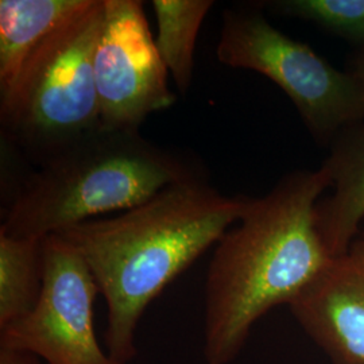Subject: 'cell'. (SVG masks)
Listing matches in <instances>:
<instances>
[{
	"label": "cell",
	"mask_w": 364,
	"mask_h": 364,
	"mask_svg": "<svg viewBox=\"0 0 364 364\" xmlns=\"http://www.w3.org/2000/svg\"><path fill=\"white\" fill-rule=\"evenodd\" d=\"M248 197L225 196L205 178L174 183L112 219L84 221L57 235L77 248L108 308L105 343L117 363L136 355L146 308L230 227Z\"/></svg>",
	"instance_id": "cell-1"
},
{
	"label": "cell",
	"mask_w": 364,
	"mask_h": 364,
	"mask_svg": "<svg viewBox=\"0 0 364 364\" xmlns=\"http://www.w3.org/2000/svg\"><path fill=\"white\" fill-rule=\"evenodd\" d=\"M329 186L324 166L296 170L248 198L239 224L218 242L205 285L207 363L234 362L260 317L290 305L333 259L314 221Z\"/></svg>",
	"instance_id": "cell-2"
},
{
	"label": "cell",
	"mask_w": 364,
	"mask_h": 364,
	"mask_svg": "<svg viewBox=\"0 0 364 364\" xmlns=\"http://www.w3.org/2000/svg\"><path fill=\"white\" fill-rule=\"evenodd\" d=\"M197 178L203 176L188 156L149 142L139 131L100 129L26 177L0 234L43 239Z\"/></svg>",
	"instance_id": "cell-3"
},
{
	"label": "cell",
	"mask_w": 364,
	"mask_h": 364,
	"mask_svg": "<svg viewBox=\"0 0 364 364\" xmlns=\"http://www.w3.org/2000/svg\"><path fill=\"white\" fill-rule=\"evenodd\" d=\"M105 11V0H91L0 99L7 138L38 165L102 129L93 57Z\"/></svg>",
	"instance_id": "cell-4"
},
{
	"label": "cell",
	"mask_w": 364,
	"mask_h": 364,
	"mask_svg": "<svg viewBox=\"0 0 364 364\" xmlns=\"http://www.w3.org/2000/svg\"><path fill=\"white\" fill-rule=\"evenodd\" d=\"M216 54L224 65L272 80L321 146L332 144L341 131L364 120L363 91L352 70L335 68L258 11H224Z\"/></svg>",
	"instance_id": "cell-5"
},
{
	"label": "cell",
	"mask_w": 364,
	"mask_h": 364,
	"mask_svg": "<svg viewBox=\"0 0 364 364\" xmlns=\"http://www.w3.org/2000/svg\"><path fill=\"white\" fill-rule=\"evenodd\" d=\"M43 282L36 308L0 329V350L37 355L46 364H120L99 346L93 326L97 282L63 236L43 239Z\"/></svg>",
	"instance_id": "cell-6"
},
{
	"label": "cell",
	"mask_w": 364,
	"mask_h": 364,
	"mask_svg": "<svg viewBox=\"0 0 364 364\" xmlns=\"http://www.w3.org/2000/svg\"><path fill=\"white\" fill-rule=\"evenodd\" d=\"M93 72L103 130L139 131L146 117L174 105L139 0H105Z\"/></svg>",
	"instance_id": "cell-7"
},
{
	"label": "cell",
	"mask_w": 364,
	"mask_h": 364,
	"mask_svg": "<svg viewBox=\"0 0 364 364\" xmlns=\"http://www.w3.org/2000/svg\"><path fill=\"white\" fill-rule=\"evenodd\" d=\"M289 306L332 364H364V235Z\"/></svg>",
	"instance_id": "cell-8"
},
{
	"label": "cell",
	"mask_w": 364,
	"mask_h": 364,
	"mask_svg": "<svg viewBox=\"0 0 364 364\" xmlns=\"http://www.w3.org/2000/svg\"><path fill=\"white\" fill-rule=\"evenodd\" d=\"M333 193L318 200L314 221L332 258L348 251L364 220V120L341 131L323 164Z\"/></svg>",
	"instance_id": "cell-9"
},
{
	"label": "cell",
	"mask_w": 364,
	"mask_h": 364,
	"mask_svg": "<svg viewBox=\"0 0 364 364\" xmlns=\"http://www.w3.org/2000/svg\"><path fill=\"white\" fill-rule=\"evenodd\" d=\"M90 4L91 0L0 1V99L11 92L34 55Z\"/></svg>",
	"instance_id": "cell-10"
},
{
	"label": "cell",
	"mask_w": 364,
	"mask_h": 364,
	"mask_svg": "<svg viewBox=\"0 0 364 364\" xmlns=\"http://www.w3.org/2000/svg\"><path fill=\"white\" fill-rule=\"evenodd\" d=\"M43 239L0 234V329L23 318L38 302Z\"/></svg>",
	"instance_id": "cell-11"
},
{
	"label": "cell",
	"mask_w": 364,
	"mask_h": 364,
	"mask_svg": "<svg viewBox=\"0 0 364 364\" xmlns=\"http://www.w3.org/2000/svg\"><path fill=\"white\" fill-rule=\"evenodd\" d=\"M158 23L156 45L181 95L191 88L196 41L213 7L212 0H154Z\"/></svg>",
	"instance_id": "cell-12"
},
{
	"label": "cell",
	"mask_w": 364,
	"mask_h": 364,
	"mask_svg": "<svg viewBox=\"0 0 364 364\" xmlns=\"http://www.w3.org/2000/svg\"><path fill=\"white\" fill-rule=\"evenodd\" d=\"M266 6L284 16L312 22L340 38L364 43V0H278Z\"/></svg>",
	"instance_id": "cell-13"
},
{
	"label": "cell",
	"mask_w": 364,
	"mask_h": 364,
	"mask_svg": "<svg viewBox=\"0 0 364 364\" xmlns=\"http://www.w3.org/2000/svg\"><path fill=\"white\" fill-rule=\"evenodd\" d=\"M0 364H31L27 355L0 350Z\"/></svg>",
	"instance_id": "cell-14"
},
{
	"label": "cell",
	"mask_w": 364,
	"mask_h": 364,
	"mask_svg": "<svg viewBox=\"0 0 364 364\" xmlns=\"http://www.w3.org/2000/svg\"><path fill=\"white\" fill-rule=\"evenodd\" d=\"M352 73L355 75V77L358 78L360 87H362V91L364 95V52L362 53V55L358 58V61L355 63V66L352 69Z\"/></svg>",
	"instance_id": "cell-15"
}]
</instances>
